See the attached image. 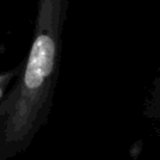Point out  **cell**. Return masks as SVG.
Instances as JSON below:
<instances>
[{"label":"cell","mask_w":160,"mask_h":160,"mask_svg":"<svg viewBox=\"0 0 160 160\" xmlns=\"http://www.w3.org/2000/svg\"><path fill=\"white\" fill-rule=\"evenodd\" d=\"M69 0H37L28 55L13 87L0 100V160L27 152L47 125L61 70Z\"/></svg>","instance_id":"obj_1"},{"label":"cell","mask_w":160,"mask_h":160,"mask_svg":"<svg viewBox=\"0 0 160 160\" xmlns=\"http://www.w3.org/2000/svg\"><path fill=\"white\" fill-rule=\"evenodd\" d=\"M145 115L153 119L160 125V65L158 68L155 79H153L152 87H150L149 96L145 105Z\"/></svg>","instance_id":"obj_2"}]
</instances>
